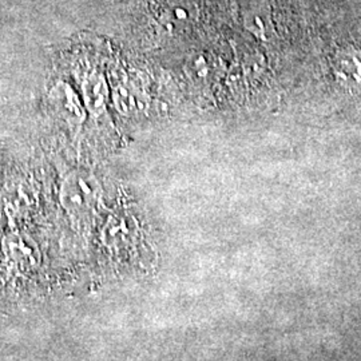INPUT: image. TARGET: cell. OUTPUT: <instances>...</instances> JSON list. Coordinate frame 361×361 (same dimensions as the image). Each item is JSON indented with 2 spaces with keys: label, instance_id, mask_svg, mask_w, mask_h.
Segmentation results:
<instances>
[{
  "label": "cell",
  "instance_id": "cell-1",
  "mask_svg": "<svg viewBox=\"0 0 361 361\" xmlns=\"http://www.w3.org/2000/svg\"><path fill=\"white\" fill-rule=\"evenodd\" d=\"M101 194L97 178L86 171H74L66 177L61 188V202L68 213L80 214L95 205Z\"/></svg>",
  "mask_w": 361,
  "mask_h": 361
},
{
  "label": "cell",
  "instance_id": "cell-2",
  "mask_svg": "<svg viewBox=\"0 0 361 361\" xmlns=\"http://www.w3.org/2000/svg\"><path fill=\"white\" fill-rule=\"evenodd\" d=\"M336 73L348 82L361 80V51L356 49H344L337 52L335 58Z\"/></svg>",
  "mask_w": 361,
  "mask_h": 361
},
{
  "label": "cell",
  "instance_id": "cell-3",
  "mask_svg": "<svg viewBox=\"0 0 361 361\" xmlns=\"http://www.w3.org/2000/svg\"><path fill=\"white\" fill-rule=\"evenodd\" d=\"M102 90H104V87L101 86L99 82L97 85L94 82H90V85L86 86V98H87L89 104L92 106V109H98L101 104H104Z\"/></svg>",
  "mask_w": 361,
  "mask_h": 361
}]
</instances>
